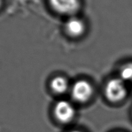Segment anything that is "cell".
I'll use <instances>...</instances> for the list:
<instances>
[{
  "label": "cell",
  "mask_w": 132,
  "mask_h": 132,
  "mask_svg": "<svg viewBox=\"0 0 132 132\" xmlns=\"http://www.w3.org/2000/svg\"><path fill=\"white\" fill-rule=\"evenodd\" d=\"M105 94L107 99L112 103L122 101L127 95L126 82L119 77L111 79L106 84Z\"/></svg>",
  "instance_id": "obj_1"
},
{
  "label": "cell",
  "mask_w": 132,
  "mask_h": 132,
  "mask_svg": "<svg viewBox=\"0 0 132 132\" xmlns=\"http://www.w3.org/2000/svg\"><path fill=\"white\" fill-rule=\"evenodd\" d=\"M71 97L75 101L78 103H85L93 95V88L88 81L78 80L71 86Z\"/></svg>",
  "instance_id": "obj_2"
},
{
  "label": "cell",
  "mask_w": 132,
  "mask_h": 132,
  "mask_svg": "<svg viewBox=\"0 0 132 132\" xmlns=\"http://www.w3.org/2000/svg\"><path fill=\"white\" fill-rule=\"evenodd\" d=\"M50 6L56 12L63 15H73L80 6V0H49Z\"/></svg>",
  "instance_id": "obj_3"
},
{
  "label": "cell",
  "mask_w": 132,
  "mask_h": 132,
  "mask_svg": "<svg viewBox=\"0 0 132 132\" xmlns=\"http://www.w3.org/2000/svg\"><path fill=\"white\" fill-rule=\"evenodd\" d=\"M54 115L60 122L67 123L75 117V107L69 101L61 100L54 106Z\"/></svg>",
  "instance_id": "obj_4"
},
{
  "label": "cell",
  "mask_w": 132,
  "mask_h": 132,
  "mask_svg": "<svg viewBox=\"0 0 132 132\" xmlns=\"http://www.w3.org/2000/svg\"><path fill=\"white\" fill-rule=\"evenodd\" d=\"M65 28L70 36L77 37L84 33L85 24L82 19L76 17L71 16L65 23Z\"/></svg>",
  "instance_id": "obj_5"
},
{
  "label": "cell",
  "mask_w": 132,
  "mask_h": 132,
  "mask_svg": "<svg viewBox=\"0 0 132 132\" xmlns=\"http://www.w3.org/2000/svg\"><path fill=\"white\" fill-rule=\"evenodd\" d=\"M52 90L56 94H62L65 93L69 89V84L65 77L62 76L56 77L50 82Z\"/></svg>",
  "instance_id": "obj_6"
},
{
  "label": "cell",
  "mask_w": 132,
  "mask_h": 132,
  "mask_svg": "<svg viewBox=\"0 0 132 132\" xmlns=\"http://www.w3.org/2000/svg\"><path fill=\"white\" fill-rule=\"evenodd\" d=\"M119 78L125 82L127 81H132V62L126 63L120 68Z\"/></svg>",
  "instance_id": "obj_7"
},
{
  "label": "cell",
  "mask_w": 132,
  "mask_h": 132,
  "mask_svg": "<svg viewBox=\"0 0 132 132\" xmlns=\"http://www.w3.org/2000/svg\"><path fill=\"white\" fill-rule=\"evenodd\" d=\"M70 132H82V131H79V130H72V131H71Z\"/></svg>",
  "instance_id": "obj_8"
},
{
  "label": "cell",
  "mask_w": 132,
  "mask_h": 132,
  "mask_svg": "<svg viewBox=\"0 0 132 132\" xmlns=\"http://www.w3.org/2000/svg\"><path fill=\"white\" fill-rule=\"evenodd\" d=\"M1 3H2V0H0V6H1Z\"/></svg>",
  "instance_id": "obj_9"
}]
</instances>
